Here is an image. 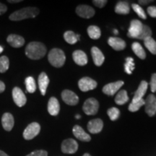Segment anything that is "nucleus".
<instances>
[{
  "instance_id": "obj_44",
  "label": "nucleus",
  "mask_w": 156,
  "mask_h": 156,
  "mask_svg": "<svg viewBox=\"0 0 156 156\" xmlns=\"http://www.w3.org/2000/svg\"><path fill=\"white\" fill-rule=\"evenodd\" d=\"M22 2L21 0H15V1H13V0H9L8 2L9 3H18V2Z\"/></svg>"
},
{
  "instance_id": "obj_20",
  "label": "nucleus",
  "mask_w": 156,
  "mask_h": 156,
  "mask_svg": "<svg viewBox=\"0 0 156 156\" xmlns=\"http://www.w3.org/2000/svg\"><path fill=\"white\" fill-rule=\"evenodd\" d=\"M73 58L74 62L79 66H84L87 63L86 54L81 50H77L74 51L73 54Z\"/></svg>"
},
{
  "instance_id": "obj_15",
  "label": "nucleus",
  "mask_w": 156,
  "mask_h": 156,
  "mask_svg": "<svg viewBox=\"0 0 156 156\" xmlns=\"http://www.w3.org/2000/svg\"><path fill=\"white\" fill-rule=\"evenodd\" d=\"M2 124L4 129L7 132L11 131L15 124L14 117L10 113H5L2 117Z\"/></svg>"
},
{
  "instance_id": "obj_19",
  "label": "nucleus",
  "mask_w": 156,
  "mask_h": 156,
  "mask_svg": "<svg viewBox=\"0 0 156 156\" xmlns=\"http://www.w3.org/2000/svg\"><path fill=\"white\" fill-rule=\"evenodd\" d=\"M91 55H92L93 62L97 67H100L102 65L105 60V57L102 51L98 48L93 46L91 49Z\"/></svg>"
},
{
  "instance_id": "obj_22",
  "label": "nucleus",
  "mask_w": 156,
  "mask_h": 156,
  "mask_svg": "<svg viewBox=\"0 0 156 156\" xmlns=\"http://www.w3.org/2000/svg\"><path fill=\"white\" fill-rule=\"evenodd\" d=\"M48 84H49V79L47 75L45 73H41L38 77V86L42 95H45L46 94Z\"/></svg>"
},
{
  "instance_id": "obj_43",
  "label": "nucleus",
  "mask_w": 156,
  "mask_h": 156,
  "mask_svg": "<svg viewBox=\"0 0 156 156\" xmlns=\"http://www.w3.org/2000/svg\"><path fill=\"white\" fill-rule=\"evenodd\" d=\"M151 2L152 1H151V0H150V1H143V0H141V1H139V3L140 4V5H147L148 3Z\"/></svg>"
},
{
  "instance_id": "obj_35",
  "label": "nucleus",
  "mask_w": 156,
  "mask_h": 156,
  "mask_svg": "<svg viewBox=\"0 0 156 156\" xmlns=\"http://www.w3.org/2000/svg\"><path fill=\"white\" fill-rule=\"evenodd\" d=\"M109 118L112 121H116L119 119L120 115V111L116 107H113V108H109L107 112Z\"/></svg>"
},
{
  "instance_id": "obj_46",
  "label": "nucleus",
  "mask_w": 156,
  "mask_h": 156,
  "mask_svg": "<svg viewBox=\"0 0 156 156\" xmlns=\"http://www.w3.org/2000/svg\"><path fill=\"white\" fill-rule=\"evenodd\" d=\"M3 51V47L2 46H0V54Z\"/></svg>"
},
{
  "instance_id": "obj_16",
  "label": "nucleus",
  "mask_w": 156,
  "mask_h": 156,
  "mask_svg": "<svg viewBox=\"0 0 156 156\" xmlns=\"http://www.w3.org/2000/svg\"><path fill=\"white\" fill-rule=\"evenodd\" d=\"M73 132L74 135L77 139L83 142H89L90 141L91 137L88 134L84 131V129L81 126L75 125L73 129Z\"/></svg>"
},
{
  "instance_id": "obj_7",
  "label": "nucleus",
  "mask_w": 156,
  "mask_h": 156,
  "mask_svg": "<svg viewBox=\"0 0 156 156\" xmlns=\"http://www.w3.org/2000/svg\"><path fill=\"white\" fill-rule=\"evenodd\" d=\"M78 86L83 92L92 90L97 87V83L91 78L85 77H83L78 82Z\"/></svg>"
},
{
  "instance_id": "obj_45",
  "label": "nucleus",
  "mask_w": 156,
  "mask_h": 156,
  "mask_svg": "<svg viewBox=\"0 0 156 156\" xmlns=\"http://www.w3.org/2000/svg\"><path fill=\"white\" fill-rule=\"evenodd\" d=\"M0 156H9L7 153H5V152H3L2 151H0Z\"/></svg>"
},
{
  "instance_id": "obj_23",
  "label": "nucleus",
  "mask_w": 156,
  "mask_h": 156,
  "mask_svg": "<svg viewBox=\"0 0 156 156\" xmlns=\"http://www.w3.org/2000/svg\"><path fill=\"white\" fill-rule=\"evenodd\" d=\"M148 87V83L146 81H142L140 83L139 87H138L137 90L134 93V98L132 99V101H139L140 99H142L144 95H145L146 92H147V90Z\"/></svg>"
},
{
  "instance_id": "obj_37",
  "label": "nucleus",
  "mask_w": 156,
  "mask_h": 156,
  "mask_svg": "<svg viewBox=\"0 0 156 156\" xmlns=\"http://www.w3.org/2000/svg\"><path fill=\"white\" fill-rule=\"evenodd\" d=\"M26 156H48V153L46 151L43 150H38V151H35L30 153Z\"/></svg>"
},
{
  "instance_id": "obj_9",
  "label": "nucleus",
  "mask_w": 156,
  "mask_h": 156,
  "mask_svg": "<svg viewBox=\"0 0 156 156\" xmlns=\"http://www.w3.org/2000/svg\"><path fill=\"white\" fill-rule=\"evenodd\" d=\"M12 98L15 104L19 107L25 106L27 102V98L23 90L18 87H15L12 90Z\"/></svg>"
},
{
  "instance_id": "obj_10",
  "label": "nucleus",
  "mask_w": 156,
  "mask_h": 156,
  "mask_svg": "<svg viewBox=\"0 0 156 156\" xmlns=\"http://www.w3.org/2000/svg\"><path fill=\"white\" fill-rule=\"evenodd\" d=\"M62 98L64 102L69 106H75L79 102V98L77 95L69 90H64L62 93Z\"/></svg>"
},
{
  "instance_id": "obj_6",
  "label": "nucleus",
  "mask_w": 156,
  "mask_h": 156,
  "mask_svg": "<svg viewBox=\"0 0 156 156\" xmlns=\"http://www.w3.org/2000/svg\"><path fill=\"white\" fill-rule=\"evenodd\" d=\"M62 151L65 154H74L77 151L78 144L73 139H67L62 143Z\"/></svg>"
},
{
  "instance_id": "obj_24",
  "label": "nucleus",
  "mask_w": 156,
  "mask_h": 156,
  "mask_svg": "<svg viewBox=\"0 0 156 156\" xmlns=\"http://www.w3.org/2000/svg\"><path fill=\"white\" fill-rule=\"evenodd\" d=\"M130 7L127 2L120 1L115 7V12L119 15H127L129 13Z\"/></svg>"
},
{
  "instance_id": "obj_26",
  "label": "nucleus",
  "mask_w": 156,
  "mask_h": 156,
  "mask_svg": "<svg viewBox=\"0 0 156 156\" xmlns=\"http://www.w3.org/2000/svg\"><path fill=\"white\" fill-rule=\"evenodd\" d=\"M129 101V96L127 92L124 90H122L117 93L115 97V103L118 105H123L124 103H127Z\"/></svg>"
},
{
  "instance_id": "obj_25",
  "label": "nucleus",
  "mask_w": 156,
  "mask_h": 156,
  "mask_svg": "<svg viewBox=\"0 0 156 156\" xmlns=\"http://www.w3.org/2000/svg\"><path fill=\"white\" fill-rule=\"evenodd\" d=\"M132 49L133 52L141 59H145L146 57V54L145 50L143 49L141 44L138 42H134L132 45Z\"/></svg>"
},
{
  "instance_id": "obj_41",
  "label": "nucleus",
  "mask_w": 156,
  "mask_h": 156,
  "mask_svg": "<svg viewBox=\"0 0 156 156\" xmlns=\"http://www.w3.org/2000/svg\"><path fill=\"white\" fill-rule=\"evenodd\" d=\"M7 10V6L3 5L2 3L0 2V15H3L4 13H5Z\"/></svg>"
},
{
  "instance_id": "obj_2",
  "label": "nucleus",
  "mask_w": 156,
  "mask_h": 156,
  "mask_svg": "<svg viewBox=\"0 0 156 156\" xmlns=\"http://www.w3.org/2000/svg\"><path fill=\"white\" fill-rule=\"evenodd\" d=\"M39 14V9L36 7H25L15 11L9 15V20L12 21H20L28 18H34Z\"/></svg>"
},
{
  "instance_id": "obj_39",
  "label": "nucleus",
  "mask_w": 156,
  "mask_h": 156,
  "mask_svg": "<svg viewBox=\"0 0 156 156\" xmlns=\"http://www.w3.org/2000/svg\"><path fill=\"white\" fill-rule=\"evenodd\" d=\"M93 2L96 7H99V8H102L106 5L107 1L106 0H94V1H93Z\"/></svg>"
},
{
  "instance_id": "obj_27",
  "label": "nucleus",
  "mask_w": 156,
  "mask_h": 156,
  "mask_svg": "<svg viewBox=\"0 0 156 156\" xmlns=\"http://www.w3.org/2000/svg\"><path fill=\"white\" fill-rule=\"evenodd\" d=\"M87 34L90 38L96 40L100 38L101 36V29L95 25H90L87 28Z\"/></svg>"
},
{
  "instance_id": "obj_18",
  "label": "nucleus",
  "mask_w": 156,
  "mask_h": 156,
  "mask_svg": "<svg viewBox=\"0 0 156 156\" xmlns=\"http://www.w3.org/2000/svg\"><path fill=\"white\" fill-rule=\"evenodd\" d=\"M7 41L11 46L14 48H20L25 44V39L22 36L16 34H11L7 37Z\"/></svg>"
},
{
  "instance_id": "obj_49",
  "label": "nucleus",
  "mask_w": 156,
  "mask_h": 156,
  "mask_svg": "<svg viewBox=\"0 0 156 156\" xmlns=\"http://www.w3.org/2000/svg\"><path fill=\"white\" fill-rule=\"evenodd\" d=\"M83 156H91V155H90V154H88V153H85Z\"/></svg>"
},
{
  "instance_id": "obj_31",
  "label": "nucleus",
  "mask_w": 156,
  "mask_h": 156,
  "mask_svg": "<svg viewBox=\"0 0 156 156\" xmlns=\"http://www.w3.org/2000/svg\"><path fill=\"white\" fill-rule=\"evenodd\" d=\"M145 104V101L144 100L143 98L140 99L139 101H132V102L129 104V106L128 109L129 111L131 112H137V111Z\"/></svg>"
},
{
  "instance_id": "obj_8",
  "label": "nucleus",
  "mask_w": 156,
  "mask_h": 156,
  "mask_svg": "<svg viewBox=\"0 0 156 156\" xmlns=\"http://www.w3.org/2000/svg\"><path fill=\"white\" fill-rule=\"evenodd\" d=\"M143 24L140 20H133L130 23V27L129 28L127 36L132 38H137L141 32Z\"/></svg>"
},
{
  "instance_id": "obj_1",
  "label": "nucleus",
  "mask_w": 156,
  "mask_h": 156,
  "mask_svg": "<svg viewBox=\"0 0 156 156\" xmlns=\"http://www.w3.org/2000/svg\"><path fill=\"white\" fill-rule=\"evenodd\" d=\"M46 54V47L41 42H30L25 48V54L29 58L38 60L44 57Z\"/></svg>"
},
{
  "instance_id": "obj_11",
  "label": "nucleus",
  "mask_w": 156,
  "mask_h": 156,
  "mask_svg": "<svg viewBox=\"0 0 156 156\" xmlns=\"http://www.w3.org/2000/svg\"><path fill=\"white\" fill-rule=\"evenodd\" d=\"M145 112L149 116L156 114V97L153 94L149 95L145 101Z\"/></svg>"
},
{
  "instance_id": "obj_36",
  "label": "nucleus",
  "mask_w": 156,
  "mask_h": 156,
  "mask_svg": "<svg viewBox=\"0 0 156 156\" xmlns=\"http://www.w3.org/2000/svg\"><path fill=\"white\" fill-rule=\"evenodd\" d=\"M132 9H133V10L135 12L136 15H137L140 18L143 20H145L147 18V15H146L145 11H144V9H142L139 5H137V4H132Z\"/></svg>"
},
{
  "instance_id": "obj_47",
  "label": "nucleus",
  "mask_w": 156,
  "mask_h": 156,
  "mask_svg": "<svg viewBox=\"0 0 156 156\" xmlns=\"http://www.w3.org/2000/svg\"><path fill=\"white\" fill-rule=\"evenodd\" d=\"M80 36L79 34H77V41H80Z\"/></svg>"
},
{
  "instance_id": "obj_12",
  "label": "nucleus",
  "mask_w": 156,
  "mask_h": 156,
  "mask_svg": "<svg viewBox=\"0 0 156 156\" xmlns=\"http://www.w3.org/2000/svg\"><path fill=\"white\" fill-rule=\"evenodd\" d=\"M124 83L122 80L116 81L115 83L107 84L103 87V92L108 95H114L117 93V91L124 85Z\"/></svg>"
},
{
  "instance_id": "obj_29",
  "label": "nucleus",
  "mask_w": 156,
  "mask_h": 156,
  "mask_svg": "<svg viewBox=\"0 0 156 156\" xmlns=\"http://www.w3.org/2000/svg\"><path fill=\"white\" fill-rule=\"evenodd\" d=\"M25 86H26L27 92L34 93L36 90V84L34 78L32 77H28L25 80Z\"/></svg>"
},
{
  "instance_id": "obj_28",
  "label": "nucleus",
  "mask_w": 156,
  "mask_h": 156,
  "mask_svg": "<svg viewBox=\"0 0 156 156\" xmlns=\"http://www.w3.org/2000/svg\"><path fill=\"white\" fill-rule=\"evenodd\" d=\"M144 44L151 53L154 55L156 54V41L152 37L144 40Z\"/></svg>"
},
{
  "instance_id": "obj_4",
  "label": "nucleus",
  "mask_w": 156,
  "mask_h": 156,
  "mask_svg": "<svg viewBox=\"0 0 156 156\" xmlns=\"http://www.w3.org/2000/svg\"><path fill=\"white\" fill-rule=\"evenodd\" d=\"M83 112L87 115H95L98 112L99 103L96 99L90 98L84 103L83 106Z\"/></svg>"
},
{
  "instance_id": "obj_50",
  "label": "nucleus",
  "mask_w": 156,
  "mask_h": 156,
  "mask_svg": "<svg viewBox=\"0 0 156 156\" xmlns=\"http://www.w3.org/2000/svg\"><path fill=\"white\" fill-rule=\"evenodd\" d=\"M114 34H119L118 30H114Z\"/></svg>"
},
{
  "instance_id": "obj_38",
  "label": "nucleus",
  "mask_w": 156,
  "mask_h": 156,
  "mask_svg": "<svg viewBox=\"0 0 156 156\" xmlns=\"http://www.w3.org/2000/svg\"><path fill=\"white\" fill-rule=\"evenodd\" d=\"M150 85H151L152 92L153 93L156 92V73H154L152 75Z\"/></svg>"
},
{
  "instance_id": "obj_17",
  "label": "nucleus",
  "mask_w": 156,
  "mask_h": 156,
  "mask_svg": "<svg viewBox=\"0 0 156 156\" xmlns=\"http://www.w3.org/2000/svg\"><path fill=\"white\" fill-rule=\"evenodd\" d=\"M108 44L111 47L116 51L124 50L126 47V43L122 38L117 37H111L108 38Z\"/></svg>"
},
{
  "instance_id": "obj_14",
  "label": "nucleus",
  "mask_w": 156,
  "mask_h": 156,
  "mask_svg": "<svg viewBox=\"0 0 156 156\" xmlns=\"http://www.w3.org/2000/svg\"><path fill=\"white\" fill-rule=\"evenodd\" d=\"M87 129L92 134H98L102 131L103 127V122L100 119L90 120L87 124Z\"/></svg>"
},
{
  "instance_id": "obj_33",
  "label": "nucleus",
  "mask_w": 156,
  "mask_h": 156,
  "mask_svg": "<svg viewBox=\"0 0 156 156\" xmlns=\"http://www.w3.org/2000/svg\"><path fill=\"white\" fill-rule=\"evenodd\" d=\"M9 61L7 56H2L0 57V73H4L9 69Z\"/></svg>"
},
{
  "instance_id": "obj_21",
  "label": "nucleus",
  "mask_w": 156,
  "mask_h": 156,
  "mask_svg": "<svg viewBox=\"0 0 156 156\" xmlns=\"http://www.w3.org/2000/svg\"><path fill=\"white\" fill-rule=\"evenodd\" d=\"M60 105L55 97H51L48 103V112L51 116H56L59 113Z\"/></svg>"
},
{
  "instance_id": "obj_30",
  "label": "nucleus",
  "mask_w": 156,
  "mask_h": 156,
  "mask_svg": "<svg viewBox=\"0 0 156 156\" xmlns=\"http://www.w3.org/2000/svg\"><path fill=\"white\" fill-rule=\"evenodd\" d=\"M64 38L66 41V42L72 45L76 44L78 41L77 38V34H75L73 31L71 30H68L67 32L64 33Z\"/></svg>"
},
{
  "instance_id": "obj_32",
  "label": "nucleus",
  "mask_w": 156,
  "mask_h": 156,
  "mask_svg": "<svg viewBox=\"0 0 156 156\" xmlns=\"http://www.w3.org/2000/svg\"><path fill=\"white\" fill-rule=\"evenodd\" d=\"M152 36V30L151 28L147 25H143V27H142V29L140 32L139 36L137 37L136 39H140V40H145L150 37Z\"/></svg>"
},
{
  "instance_id": "obj_5",
  "label": "nucleus",
  "mask_w": 156,
  "mask_h": 156,
  "mask_svg": "<svg viewBox=\"0 0 156 156\" xmlns=\"http://www.w3.org/2000/svg\"><path fill=\"white\" fill-rule=\"evenodd\" d=\"M41 131V126L38 123L33 122L25 128L23 132V137L26 140H30L38 135Z\"/></svg>"
},
{
  "instance_id": "obj_3",
  "label": "nucleus",
  "mask_w": 156,
  "mask_h": 156,
  "mask_svg": "<svg viewBox=\"0 0 156 156\" xmlns=\"http://www.w3.org/2000/svg\"><path fill=\"white\" fill-rule=\"evenodd\" d=\"M48 62L55 67H62L65 63L66 56L64 51L59 48H53L48 55Z\"/></svg>"
},
{
  "instance_id": "obj_13",
  "label": "nucleus",
  "mask_w": 156,
  "mask_h": 156,
  "mask_svg": "<svg viewBox=\"0 0 156 156\" xmlns=\"http://www.w3.org/2000/svg\"><path fill=\"white\" fill-rule=\"evenodd\" d=\"M76 12L83 18H90L94 16L95 10L93 7L88 5H79L76 8Z\"/></svg>"
},
{
  "instance_id": "obj_34",
  "label": "nucleus",
  "mask_w": 156,
  "mask_h": 156,
  "mask_svg": "<svg viewBox=\"0 0 156 156\" xmlns=\"http://www.w3.org/2000/svg\"><path fill=\"white\" fill-rule=\"evenodd\" d=\"M134 69V59L132 57H127L126 58V63L124 64V69H125L126 73L129 74V75H131Z\"/></svg>"
},
{
  "instance_id": "obj_42",
  "label": "nucleus",
  "mask_w": 156,
  "mask_h": 156,
  "mask_svg": "<svg viewBox=\"0 0 156 156\" xmlns=\"http://www.w3.org/2000/svg\"><path fill=\"white\" fill-rule=\"evenodd\" d=\"M5 90V85L2 81L0 80V93H3Z\"/></svg>"
},
{
  "instance_id": "obj_48",
  "label": "nucleus",
  "mask_w": 156,
  "mask_h": 156,
  "mask_svg": "<svg viewBox=\"0 0 156 156\" xmlns=\"http://www.w3.org/2000/svg\"><path fill=\"white\" fill-rule=\"evenodd\" d=\"M75 118H76V119H78L80 118V115H76V116H75Z\"/></svg>"
},
{
  "instance_id": "obj_40",
  "label": "nucleus",
  "mask_w": 156,
  "mask_h": 156,
  "mask_svg": "<svg viewBox=\"0 0 156 156\" xmlns=\"http://www.w3.org/2000/svg\"><path fill=\"white\" fill-rule=\"evenodd\" d=\"M147 13L152 17H156V7L151 6L147 8Z\"/></svg>"
}]
</instances>
